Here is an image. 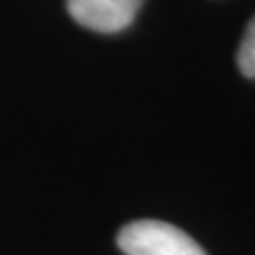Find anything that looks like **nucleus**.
Instances as JSON below:
<instances>
[{
  "mask_svg": "<svg viewBox=\"0 0 255 255\" xmlns=\"http://www.w3.org/2000/svg\"><path fill=\"white\" fill-rule=\"evenodd\" d=\"M238 68L241 73L249 79H255V17L249 21V26L245 30V36L238 47V55H236Z\"/></svg>",
  "mask_w": 255,
  "mask_h": 255,
  "instance_id": "7ed1b4c3",
  "label": "nucleus"
},
{
  "mask_svg": "<svg viewBox=\"0 0 255 255\" xmlns=\"http://www.w3.org/2000/svg\"><path fill=\"white\" fill-rule=\"evenodd\" d=\"M145 0H66V9L77 23L102 34H115L132 26Z\"/></svg>",
  "mask_w": 255,
  "mask_h": 255,
  "instance_id": "f03ea898",
  "label": "nucleus"
},
{
  "mask_svg": "<svg viewBox=\"0 0 255 255\" xmlns=\"http://www.w3.org/2000/svg\"><path fill=\"white\" fill-rule=\"evenodd\" d=\"M117 245L126 255H206L187 232L157 219H138L124 226Z\"/></svg>",
  "mask_w": 255,
  "mask_h": 255,
  "instance_id": "f257e3e1",
  "label": "nucleus"
}]
</instances>
